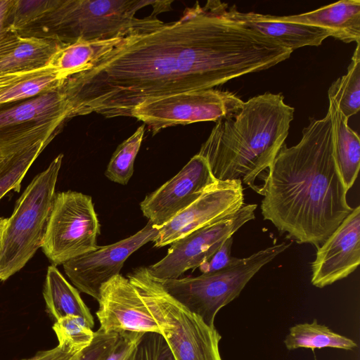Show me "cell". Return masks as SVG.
Wrapping results in <instances>:
<instances>
[{"instance_id":"7","label":"cell","mask_w":360,"mask_h":360,"mask_svg":"<svg viewBox=\"0 0 360 360\" xmlns=\"http://www.w3.org/2000/svg\"><path fill=\"white\" fill-rule=\"evenodd\" d=\"M290 244L283 242L245 258L233 257L229 265L217 271L159 282L173 298L214 328L218 311L238 297L250 279Z\"/></svg>"},{"instance_id":"20","label":"cell","mask_w":360,"mask_h":360,"mask_svg":"<svg viewBox=\"0 0 360 360\" xmlns=\"http://www.w3.org/2000/svg\"><path fill=\"white\" fill-rule=\"evenodd\" d=\"M43 295L46 311L55 321L68 315L79 316L93 328L94 321L89 309L79 291L68 282L56 266L47 269Z\"/></svg>"},{"instance_id":"9","label":"cell","mask_w":360,"mask_h":360,"mask_svg":"<svg viewBox=\"0 0 360 360\" xmlns=\"http://www.w3.org/2000/svg\"><path fill=\"white\" fill-rule=\"evenodd\" d=\"M243 103L229 91L210 89L186 91L147 99L134 107L131 117L143 122L155 135L170 127L216 122L236 111Z\"/></svg>"},{"instance_id":"16","label":"cell","mask_w":360,"mask_h":360,"mask_svg":"<svg viewBox=\"0 0 360 360\" xmlns=\"http://www.w3.org/2000/svg\"><path fill=\"white\" fill-rule=\"evenodd\" d=\"M360 263V207L353 208L336 230L317 248L311 263L313 285L323 288L346 278Z\"/></svg>"},{"instance_id":"19","label":"cell","mask_w":360,"mask_h":360,"mask_svg":"<svg viewBox=\"0 0 360 360\" xmlns=\"http://www.w3.org/2000/svg\"><path fill=\"white\" fill-rule=\"evenodd\" d=\"M333 140L334 157L346 190L353 186L359 170L360 141L358 134L348 125V119L335 102L328 99Z\"/></svg>"},{"instance_id":"24","label":"cell","mask_w":360,"mask_h":360,"mask_svg":"<svg viewBox=\"0 0 360 360\" xmlns=\"http://www.w3.org/2000/svg\"><path fill=\"white\" fill-rule=\"evenodd\" d=\"M53 138H42L0 154V199L11 190L20 191L29 168Z\"/></svg>"},{"instance_id":"34","label":"cell","mask_w":360,"mask_h":360,"mask_svg":"<svg viewBox=\"0 0 360 360\" xmlns=\"http://www.w3.org/2000/svg\"><path fill=\"white\" fill-rule=\"evenodd\" d=\"M232 244L233 236L227 238L211 257L198 266L201 273H212L229 265L233 258L231 255Z\"/></svg>"},{"instance_id":"31","label":"cell","mask_w":360,"mask_h":360,"mask_svg":"<svg viewBox=\"0 0 360 360\" xmlns=\"http://www.w3.org/2000/svg\"><path fill=\"white\" fill-rule=\"evenodd\" d=\"M138 360H174L162 336L156 333H144L137 347Z\"/></svg>"},{"instance_id":"32","label":"cell","mask_w":360,"mask_h":360,"mask_svg":"<svg viewBox=\"0 0 360 360\" xmlns=\"http://www.w3.org/2000/svg\"><path fill=\"white\" fill-rule=\"evenodd\" d=\"M13 0H0V60L17 45L20 36L11 27L10 12Z\"/></svg>"},{"instance_id":"17","label":"cell","mask_w":360,"mask_h":360,"mask_svg":"<svg viewBox=\"0 0 360 360\" xmlns=\"http://www.w3.org/2000/svg\"><path fill=\"white\" fill-rule=\"evenodd\" d=\"M226 15L271 39L281 46L294 51L303 46H318L333 33L323 28L278 20L276 15L255 12L243 13L236 6H227Z\"/></svg>"},{"instance_id":"27","label":"cell","mask_w":360,"mask_h":360,"mask_svg":"<svg viewBox=\"0 0 360 360\" xmlns=\"http://www.w3.org/2000/svg\"><path fill=\"white\" fill-rule=\"evenodd\" d=\"M145 127V124L139 127L113 153L105 172L110 181L122 185L129 182L134 173L135 158L143 139Z\"/></svg>"},{"instance_id":"25","label":"cell","mask_w":360,"mask_h":360,"mask_svg":"<svg viewBox=\"0 0 360 360\" xmlns=\"http://www.w3.org/2000/svg\"><path fill=\"white\" fill-rule=\"evenodd\" d=\"M288 350L306 348L314 350L326 347L352 350L357 347L352 339L331 330L328 326L311 323H299L292 326L284 340Z\"/></svg>"},{"instance_id":"30","label":"cell","mask_w":360,"mask_h":360,"mask_svg":"<svg viewBox=\"0 0 360 360\" xmlns=\"http://www.w3.org/2000/svg\"><path fill=\"white\" fill-rule=\"evenodd\" d=\"M119 334L98 328L91 345L71 360H105L115 345Z\"/></svg>"},{"instance_id":"14","label":"cell","mask_w":360,"mask_h":360,"mask_svg":"<svg viewBox=\"0 0 360 360\" xmlns=\"http://www.w3.org/2000/svg\"><path fill=\"white\" fill-rule=\"evenodd\" d=\"M244 205L240 179L219 181L188 207L159 228L154 246L161 248L207 224L237 212Z\"/></svg>"},{"instance_id":"35","label":"cell","mask_w":360,"mask_h":360,"mask_svg":"<svg viewBox=\"0 0 360 360\" xmlns=\"http://www.w3.org/2000/svg\"><path fill=\"white\" fill-rule=\"evenodd\" d=\"M76 354L70 353L58 345L50 349L40 351L32 357L21 360H71Z\"/></svg>"},{"instance_id":"3","label":"cell","mask_w":360,"mask_h":360,"mask_svg":"<svg viewBox=\"0 0 360 360\" xmlns=\"http://www.w3.org/2000/svg\"><path fill=\"white\" fill-rule=\"evenodd\" d=\"M294 111L281 93L252 97L216 122L198 154L217 181L240 179L259 193L255 181L263 179L284 144Z\"/></svg>"},{"instance_id":"29","label":"cell","mask_w":360,"mask_h":360,"mask_svg":"<svg viewBox=\"0 0 360 360\" xmlns=\"http://www.w3.org/2000/svg\"><path fill=\"white\" fill-rule=\"evenodd\" d=\"M56 0H13L11 24L17 32L50 10Z\"/></svg>"},{"instance_id":"12","label":"cell","mask_w":360,"mask_h":360,"mask_svg":"<svg viewBox=\"0 0 360 360\" xmlns=\"http://www.w3.org/2000/svg\"><path fill=\"white\" fill-rule=\"evenodd\" d=\"M158 232L159 228L148 221L128 238L67 261L63 264L64 271L79 291L98 301L102 285L120 274L127 259L146 243L153 242Z\"/></svg>"},{"instance_id":"21","label":"cell","mask_w":360,"mask_h":360,"mask_svg":"<svg viewBox=\"0 0 360 360\" xmlns=\"http://www.w3.org/2000/svg\"><path fill=\"white\" fill-rule=\"evenodd\" d=\"M65 80L51 66L0 75V104L37 96L61 86Z\"/></svg>"},{"instance_id":"11","label":"cell","mask_w":360,"mask_h":360,"mask_svg":"<svg viewBox=\"0 0 360 360\" xmlns=\"http://www.w3.org/2000/svg\"><path fill=\"white\" fill-rule=\"evenodd\" d=\"M257 204L244 205L235 213L196 229L172 243L167 255L147 267L158 281L178 278L198 267L245 224L255 219Z\"/></svg>"},{"instance_id":"2","label":"cell","mask_w":360,"mask_h":360,"mask_svg":"<svg viewBox=\"0 0 360 360\" xmlns=\"http://www.w3.org/2000/svg\"><path fill=\"white\" fill-rule=\"evenodd\" d=\"M262 180L264 219L298 243L319 247L353 210L335 163L328 112L310 119L298 143L282 146Z\"/></svg>"},{"instance_id":"4","label":"cell","mask_w":360,"mask_h":360,"mask_svg":"<svg viewBox=\"0 0 360 360\" xmlns=\"http://www.w3.org/2000/svg\"><path fill=\"white\" fill-rule=\"evenodd\" d=\"M172 3V0H56L50 10L17 33L22 37L64 44L125 38L165 24L153 11L138 18L139 10L150 6L160 14L170 11Z\"/></svg>"},{"instance_id":"15","label":"cell","mask_w":360,"mask_h":360,"mask_svg":"<svg viewBox=\"0 0 360 360\" xmlns=\"http://www.w3.org/2000/svg\"><path fill=\"white\" fill-rule=\"evenodd\" d=\"M98 302L96 314L104 332L160 333L138 290L121 274L102 285Z\"/></svg>"},{"instance_id":"10","label":"cell","mask_w":360,"mask_h":360,"mask_svg":"<svg viewBox=\"0 0 360 360\" xmlns=\"http://www.w3.org/2000/svg\"><path fill=\"white\" fill-rule=\"evenodd\" d=\"M69 115L62 86L37 96L0 104V154L55 136Z\"/></svg>"},{"instance_id":"1","label":"cell","mask_w":360,"mask_h":360,"mask_svg":"<svg viewBox=\"0 0 360 360\" xmlns=\"http://www.w3.org/2000/svg\"><path fill=\"white\" fill-rule=\"evenodd\" d=\"M228 4L198 1L181 18L123 41L68 77L62 89L68 118L99 114L131 117L150 98L213 89L269 69L292 51L229 18Z\"/></svg>"},{"instance_id":"5","label":"cell","mask_w":360,"mask_h":360,"mask_svg":"<svg viewBox=\"0 0 360 360\" xmlns=\"http://www.w3.org/2000/svg\"><path fill=\"white\" fill-rule=\"evenodd\" d=\"M165 340L174 360H222L219 352L221 335L190 311L150 276L147 267H139L128 275Z\"/></svg>"},{"instance_id":"22","label":"cell","mask_w":360,"mask_h":360,"mask_svg":"<svg viewBox=\"0 0 360 360\" xmlns=\"http://www.w3.org/2000/svg\"><path fill=\"white\" fill-rule=\"evenodd\" d=\"M124 39L77 41L63 44L54 54L49 66L66 79L100 60L121 44Z\"/></svg>"},{"instance_id":"23","label":"cell","mask_w":360,"mask_h":360,"mask_svg":"<svg viewBox=\"0 0 360 360\" xmlns=\"http://www.w3.org/2000/svg\"><path fill=\"white\" fill-rule=\"evenodd\" d=\"M63 44L51 39L20 37L15 47L0 60V75L49 66Z\"/></svg>"},{"instance_id":"13","label":"cell","mask_w":360,"mask_h":360,"mask_svg":"<svg viewBox=\"0 0 360 360\" xmlns=\"http://www.w3.org/2000/svg\"><path fill=\"white\" fill-rule=\"evenodd\" d=\"M217 181L207 160L196 154L174 176L146 195L141 210L149 222L160 228Z\"/></svg>"},{"instance_id":"8","label":"cell","mask_w":360,"mask_h":360,"mask_svg":"<svg viewBox=\"0 0 360 360\" xmlns=\"http://www.w3.org/2000/svg\"><path fill=\"white\" fill-rule=\"evenodd\" d=\"M100 224L90 195L56 194L41 248L53 266L96 250Z\"/></svg>"},{"instance_id":"18","label":"cell","mask_w":360,"mask_h":360,"mask_svg":"<svg viewBox=\"0 0 360 360\" xmlns=\"http://www.w3.org/2000/svg\"><path fill=\"white\" fill-rule=\"evenodd\" d=\"M282 21L328 30L345 43L360 42V1L344 0L307 13L277 16Z\"/></svg>"},{"instance_id":"6","label":"cell","mask_w":360,"mask_h":360,"mask_svg":"<svg viewBox=\"0 0 360 360\" xmlns=\"http://www.w3.org/2000/svg\"><path fill=\"white\" fill-rule=\"evenodd\" d=\"M63 158L59 154L34 178L7 219L0 245L1 281L24 267L41 248Z\"/></svg>"},{"instance_id":"28","label":"cell","mask_w":360,"mask_h":360,"mask_svg":"<svg viewBox=\"0 0 360 360\" xmlns=\"http://www.w3.org/2000/svg\"><path fill=\"white\" fill-rule=\"evenodd\" d=\"M53 330L58 341V346L64 350L76 354L92 342L95 332L82 317L68 315L56 321Z\"/></svg>"},{"instance_id":"33","label":"cell","mask_w":360,"mask_h":360,"mask_svg":"<svg viewBox=\"0 0 360 360\" xmlns=\"http://www.w3.org/2000/svg\"><path fill=\"white\" fill-rule=\"evenodd\" d=\"M105 360H138L137 347L144 333L122 332Z\"/></svg>"},{"instance_id":"26","label":"cell","mask_w":360,"mask_h":360,"mask_svg":"<svg viewBox=\"0 0 360 360\" xmlns=\"http://www.w3.org/2000/svg\"><path fill=\"white\" fill-rule=\"evenodd\" d=\"M359 45V43H356L346 74L335 80L328 91V99L335 102L348 120L356 115L360 108Z\"/></svg>"}]
</instances>
